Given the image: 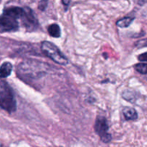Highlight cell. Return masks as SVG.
Masks as SVG:
<instances>
[{
  "label": "cell",
  "mask_w": 147,
  "mask_h": 147,
  "mask_svg": "<svg viewBox=\"0 0 147 147\" xmlns=\"http://www.w3.org/2000/svg\"><path fill=\"white\" fill-rule=\"evenodd\" d=\"M47 4H48V0H41L39 2L38 4V9L41 11H45V9L47 8Z\"/></svg>",
  "instance_id": "obj_13"
},
{
  "label": "cell",
  "mask_w": 147,
  "mask_h": 147,
  "mask_svg": "<svg viewBox=\"0 0 147 147\" xmlns=\"http://www.w3.org/2000/svg\"><path fill=\"white\" fill-rule=\"evenodd\" d=\"M41 50L43 54L60 65H66L68 64V60L64 55L60 49L53 42L44 41L41 43Z\"/></svg>",
  "instance_id": "obj_3"
},
{
  "label": "cell",
  "mask_w": 147,
  "mask_h": 147,
  "mask_svg": "<svg viewBox=\"0 0 147 147\" xmlns=\"http://www.w3.org/2000/svg\"><path fill=\"white\" fill-rule=\"evenodd\" d=\"M134 96V95L132 94V92L129 91V90H126V91L123 92V96H123V98L126 99V100H129V98H130L129 97H131V102H132V100H133V96Z\"/></svg>",
  "instance_id": "obj_14"
},
{
  "label": "cell",
  "mask_w": 147,
  "mask_h": 147,
  "mask_svg": "<svg viewBox=\"0 0 147 147\" xmlns=\"http://www.w3.org/2000/svg\"><path fill=\"white\" fill-rule=\"evenodd\" d=\"M123 116L127 121H134L138 119V113L134 108L126 106L122 110Z\"/></svg>",
  "instance_id": "obj_8"
},
{
  "label": "cell",
  "mask_w": 147,
  "mask_h": 147,
  "mask_svg": "<svg viewBox=\"0 0 147 147\" xmlns=\"http://www.w3.org/2000/svg\"><path fill=\"white\" fill-rule=\"evenodd\" d=\"M134 20V17H124L116 22V25L121 28H126V27L130 26V24L133 22Z\"/></svg>",
  "instance_id": "obj_11"
},
{
  "label": "cell",
  "mask_w": 147,
  "mask_h": 147,
  "mask_svg": "<svg viewBox=\"0 0 147 147\" xmlns=\"http://www.w3.org/2000/svg\"><path fill=\"white\" fill-rule=\"evenodd\" d=\"M43 63L39 62H24L20 63L17 70V75L21 79L25 80H32L33 79H39L46 74L45 66H42Z\"/></svg>",
  "instance_id": "obj_1"
},
{
  "label": "cell",
  "mask_w": 147,
  "mask_h": 147,
  "mask_svg": "<svg viewBox=\"0 0 147 147\" xmlns=\"http://www.w3.org/2000/svg\"><path fill=\"white\" fill-rule=\"evenodd\" d=\"M19 24L17 19L2 14L0 18V31L1 32H15L18 30Z\"/></svg>",
  "instance_id": "obj_5"
},
{
  "label": "cell",
  "mask_w": 147,
  "mask_h": 147,
  "mask_svg": "<svg viewBox=\"0 0 147 147\" xmlns=\"http://www.w3.org/2000/svg\"><path fill=\"white\" fill-rule=\"evenodd\" d=\"M0 106L8 113H13L17 109V102L14 92L9 85L4 80H1L0 86Z\"/></svg>",
  "instance_id": "obj_2"
},
{
  "label": "cell",
  "mask_w": 147,
  "mask_h": 147,
  "mask_svg": "<svg viewBox=\"0 0 147 147\" xmlns=\"http://www.w3.org/2000/svg\"><path fill=\"white\" fill-rule=\"evenodd\" d=\"M24 13L22 17V23L27 30H34L38 27V22L32 10L29 7H24Z\"/></svg>",
  "instance_id": "obj_6"
},
{
  "label": "cell",
  "mask_w": 147,
  "mask_h": 147,
  "mask_svg": "<svg viewBox=\"0 0 147 147\" xmlns=\"http://www.w3.org/2000/svg\"><path fill=\"white\" fill-rule=\"evenodd\" d=\"M134 68L138 73L140 74L146 75L147 74V63H138V64L135 65Z\"/></svg>",
  "instance_id": "obj_12"
},
{
  "label": "cell",
  "mask_w": 147,
  "mask_h": 147,
  "mask_svg": "<svg viewBox=\"0 0 147 147\" xmlns=\"http://www.w3.org/2000/svg\"><path fill=\"white\" fill-rule=\"evenodd\" d=\"M47 32L51 37L58 38L61 36V30L57 24H50L47 27Z\"/></svg>",
  "instance_id": "obj_10"
},
{
  "label": "cell",
  "mask_w": 147,
  "mask_h": 147,
  "mask_svg": "<svg viewBox=\"0 0 147 147\" xmlns=\"http://www.w3.org/2000/svg\"><path fill=\"white\" fill-rule=\"evenodd\" d=\"M137 47H147V38L146 40H142L138 42L136 45Z\"/></svg>",
  "instance_id": "obj_16"
},
{
  "label": "cell",
  "mask_w": 147,
  "mask_h": 147,
  "mask_svg": "<svg viewBox=\"0 0 147 147\" xmlns=\"http://www.w3.org/2000/svg\"><path fill=\"white\" fill-rule=\"evenodd\" d=\"M13 66L9 62H4L1 65V78H5L11 75Z\"/></svg>",
  "instance_id": "obj_9"
},
{
  "label": "cell",
  "mask_w": 147,
  "mask_h": 147,
  "mask_svg": "<svg viewBox=\"0 0 147 147\" xmlns=\"http://www.w3.org/2000/svg\"><path fill=\"white\" fill-rule=\"evenodd\" d=\"M94 130L103 143H109L112 140L111 134L109 132V126L106 119L103 116H98L94 125Z\"/></svg>",
  "instance_id": "obj_4"
},
{
  "label": "cell",
  "mask_w": 147,
  "mask_h": 147,
  "mask_svg": "<svg viewBox=\"0 0 147 147\" xmlns=\"http://www.w3.org/2000/svg\"><path fill=\"white\" fill-rule=\"evenodd\" d=\"M24 13V8L12 6V7H7V8L4 9L2 14L10 16V17H14V18L18 20V19H21L22 17H23Z\"/></svg>",
  "instance_id": "obj_7"
},
{
  "label": "cell",
  "mask_w": 147,
  "mask_h": 147,
  "mask_svg": "<svg viewBox=\"0 0 147 147\" xmlns=\"http://www.w3.org/2000/svg\"><path fill=\"white\" fill-rule=\"evenodd\" d=\"M62 3L65 7H68L70 3V0H62Z\"/></svg>",
  "instance_id": "obj_17"
},
{
  "label": "cell",
  "mask_w": 147,
  "mask_h": 147,
  "mask_svg": "<svg viewBox=\"0 0 147 147\" xmlns=\"http://www.w3.org/2000/svg\"><path fill=\"white\" fill-rule=\"evenodd\" d=\"M139 61L141 62H146L147 63V52L146 53H142V54L139 55V57H138Z\"/></svg>",
  "instance_id": "obj_15"
}]
</instances>
